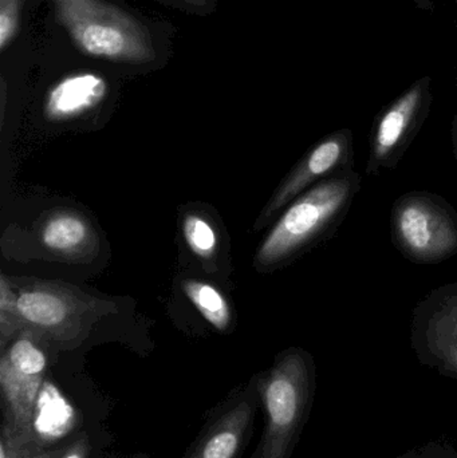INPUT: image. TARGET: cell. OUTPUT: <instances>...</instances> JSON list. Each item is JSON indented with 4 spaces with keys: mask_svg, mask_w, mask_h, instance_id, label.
Listing matches in <instances>:
<instances>
[{
    "mask_svg": "<svg viewBox=\"0 0 457 458\" xmlns=\"http://www.w3.org/2000/svg\"><path fill=\"white\" fill-rule=\"evenodd\" d=\"M410 339L423 365L457 379V283L431 291L416 306Z\"/></svg>",
    "mask_w": 457,
    "mask_h": 458,
    "instance_id": "ba28073f",
    "label": "cell"
},
{
    "mask_svg": "<svg viewBox=\"0 0 457 458\" xmlns=\"http://www.w3.org/2000/svg\"><path fill=\"white\" fill-rule=\"evenodd\" d=\"M37 338L30 331H21L0 360L4 419L26 433H35V409L47 368V357Z\"/></svg>",
    "mask_w": 457,
    "mask_h": 458,
    "instance_id": "52a82bcc",
    "label": "cell"
},
{
    "mask_svg": "<svg viewBox=\"0 0 457 458\" xmlns=\"http://www.w3.org/2000/svg\"><path fill=\"white\" fill-rule=\"evenodd\" d=\"M16 296L23 330L62 344L82 335L98 314V301L55 283H30Z\"/></svg>",
    "mask_w": 457,
    "mask_h": 458,
    "instance_id": "5b68a950",
    "label": "cell"
},
{
    "mask_svg": "<svg viewBox=\"0 0 457 458\" xmlns=\"http://www.w3.org/2000/svg\"><path fill=\"white\" fill-rule=\"evenodd\" d=\"M21 318L18 312V296L11 288L5 275L0 276V338H2V350L4 352L5 344L13 338L16 333H21Z\"/></svg>",
    "mask_w": 457,
    "mask_h": 458,
    "instance_id": "2e32d148",
    "label": "cell"
},
{
    "mask_svg": "<svg viewBox=\"0 0 457 458\" xmlns=\"http://www.w3.org/2000/svg\"><path fill=\"white\" fill-rule=\"evenodd\" d=\"M353 133L351 129L333 131L317 142L287 174L260 216L257 228L267 225L298 196L327 177L353 169Z\"/></svg>",
    "mask_w": 457,
    "mask_h": 458,
    "instance_id": "9c48e42d",
    "label": "cell"
},
{
    "mask_svg": "<svg viewBox=\"0 0 457 458\" xmlns=\"http://www.w3.org/2000/svg\"><path fill=\"white\" fill-rule=\"evenodd\" d=\"M431 104V78H421L377 115L370 134L367 176L399 165L423 128Z\"/></svg>",
    "mask_w": 457,
    "mask_h": 458,
    "instance_id": "8992f818",
    "label": "cell"
},
{
    "mask_svg": "<svg viewBox=\"0 0 457 458\" xmlns=\"http://www.w3.org/2000/svg\"><path fill=\"white\" fill-rule=\"evenodd\" d=\"M56 448H47L35 433H26L3 419L0 430V458H51Z\"/></svg>",
    "mask_w": 457,
    "mask_h": 458,
    "instance_id": "5bb4252c",
    "label": "cell"
},
{
    "mask_svg": "<svg viewBox=\"0 0 457 458\" xmlns=\"http://www.w3.org/2000/svg\"><path fill=\"white\" fill-rule=\"evenodd\" d=\"M187 10L195 11V13H204L211 11L214 7V0H174Z\"/></svg>",
    "mask_w": 457,
    "mask_h": 458,
    "instance_id": "ffe728a7",
    "label": "cell"
},
{
    "mask_svg": "<svg viewBox=\"0 0 457 458\" xmlns=\"http://www.w3.org/2000/svg\"><path fill=\"white\" fill-rule=\"evenodd\" d=\"M260 405L258 381L217 406L182 458H241Z\"/></svg>",
    "mask_w": 457,
    "mask_h": 458,
    "instance_id": "30bf717a",
    "label": "cell"
},
{
    "mask_svg": "<svg viewBox=\"0 0 457 458\" xmlns=\"http://www.w3.org/2000/svg\"><path fill=\"white\" fill-rule=\"evenodd\" d=\"M40 244L67 260L93 259L98 252L96 229L83 215L69 209L50 212L38 231Z\"/></svg>",
    "mask_w": 457,
    "mask_h": 458,
    "instance_id": "8fae6325",
    "label": "cell"
},
{
    "mask_svg": "<svg viewBox=\"0 0 457 458\" xmlns=\"http://www.w3.org/2000/svg\"><path fill=\"white\" fill-rule=\"evenodd\" d=\"M392 242L415 264H437L457 253V212L442 196L415 191L392 207Z\"/></svg>",
    "mask_w": 457,
    "mask_h": 458,
    "instance_id": "277c9868",
    "label": "cell"
},
{
    "mask_svg": "<svg viewBox=\"0 0 457 458\" xmlns=\"http://www.w3.org/2000/svg\"><path fill=\"white\" fill-rule=\"evenodd\" d=\"M396 458H457V449L448 444L431 443Z\"/></svg>",
    "mask_w": 457,
    "mask_h": 458,
    "instance_id": "d6986e66",
    "label": "cell"
},
{
    "mask_svg": "<svg viewBox=\"0 0 457 458\" xmlns=\"http://www.w3.org/2000/svg\"><path fill=\"white\" fill-rule=\"evenodd\" d=\"M106 94V81L97 72L66 75L48 90L45 115L54 123L74 120L98 106Z\"/></svg>",
    "mask_w": 457,
    "mask_h": 458,
    "instance_id": "7c38bea8",
    "label": "cell"
},
{
    "mask_svg": "<svg viewBox=\"0 0 457 458\" xmlns=\"http://www.w3.org/2000/svg\"><path fill=\"white\" fill-rule=\"evenodd\" d=\"M361 190L354 169L322 180L287 206L257 252V263L274 268L334 233Z\"/></svg>",
    "mask_w": 457,
    "mask_h": 458,
    "instance_id": "6da1fadb",
    "label": "cell"
},
{
    "mask_svg": "<svg viewBox=\"0 0 457 458\" xmlns=\"http://www.w3.org/2000/svg\"><path fill=\"white\" fill-rule=\"evenodd\" d=\"M184 236L192 252L199 258L212 259L217 247L216 232L208 220L198 215H188L184 220Z\"/></svg>",
    "mask_w": 457,
    "mask_h": 458,
    "instance_id": "9a60e30c",
    "label": "cell"
},
{
    "mask_svg": "<svg viewBox=\"0 0 457 458\" xmlns=\"http://www.w3.org/2000/svg\"><path fill=\"white\" fill-rule=\"evenodd\" d=\"M21 0H0V50L4 51L15 38L21 21Z\"/></svg>",
    "mask_w": 457,
    "mask_h": 458,
    "instance_id": "e0dca14e",
    "label": "cell"
},
{
    "mask_svg": "<svg viewBox=\"0 0 457 458\" xmlns=\"http://www.w3.org/2000/svg\"><path fill=\"white\" fill-rule=\"evenodd\" d=\"M182 290L193 306L215 328L225 331L230 327L233 318L230 304L216 287L200 280H184Z\"/></svg>",
    "mask_w": 457,
    "mask_h": 458,
    "instance_id": "4fadbf2b",
    "label": "cell"
},
{
    "mask_svg": "<svg viewBox=\"0 0 457 458\" xmlns=\"http://www.w3.org/2000/svg\"><path fill=\"white\" fill-rule=\"evenodd\" d=\"M265 417L262 438L250 458H290L308 424L317 387L316 363L302 349L276 358L258 379Z\"/></svg>",
    "mask_w": 457,
    "mask_h": 458,
    "instance_id": "7a4b0ae2",
    "label": "cell"
},
{
    "mask_svg": "<svg viewBox=\"0 0 457 458\" xmlns=\"http://www.w3.org/2000/svg\"><path fill=\"white\" fill-rule=\"evenodd\" d=\"M412 2H415L423 10H431L432 4H434V0H412Z\"/></svg>",
    "mask_w": 457,
    "mask_h": 458,
    "instance_id": "7402d4cb",
    "label": "cell"
},
{
    "mask_svg": "<svg viewBox=\"0 0 457 458\" xmlns=\"http://www.w3.org/2000/svg\"><path fill=\"white\" fill-rule=\"evenodd\" d=\"M56 21L72 45L91 58L147 64L157 59L149 29L109 0H53Z\"/></svg>",
    "mask_w": 457,
    "mask_h": 458,
    "instance_id": "3957f363",
    "label": "cell"
},
{
    "mask_svg": "<svg viewBox=\"0 0 457 458\" xmlns=\"http://www.w3.org/2000/svg\"><path fill=\"white\" fill-rule=\"evenodd\" d=\"M90 451L89 436L86 433H80L66 445L56 448L55 454L51 458H90Z\"/></svg>",
    "mask_w": 457,
    "mask_h": 458,
    "instance_id": "ac0fdd59",
    "label": "cell"
},
{
    "mask_svg": "<svg viewBox=\"0 0 457 458\" xmlns=\"http://www.w3.org/2000/svg\"><path fill=\"white\" fill-rule=\"evenodd\" d=\"M453 153H455V158L457 161V114L455 118H453Z\"/></svg>",
    "mask_w": 457,
    "mask_h": 458,
    "instance_id": "44dd1931",
    "label": "cell"
}]
</instances>
